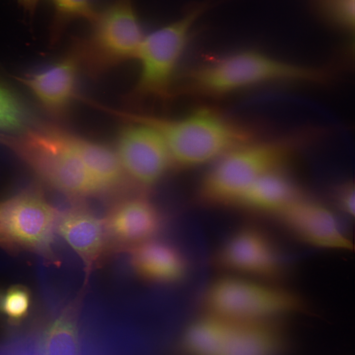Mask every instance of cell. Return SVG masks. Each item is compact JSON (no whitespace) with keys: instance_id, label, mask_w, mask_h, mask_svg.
Returning <instances> with one entry per match:
<instances>
[{"instance_id":"cell-1","label":"cell","mask_w":355,"mask_h":355,"mask_svg":"<svg viewBox=\"0 0 355 355\" xmlns=\"http://www.w3.org/2000/svg\"><path fill=\"white\" fill-rule=\"evenodd\" d=\"M127 119L157 131L164 140L174 169L212 163L252 140L242 126L212 110L201 109L185 117L171 119L129 112Z\"/></svg>"},{"instance_id":"cell-2","label":"cell","mask_w":355,"mask_h":355,"mask_svg":"<svg viewBox=\"0 0 355 355\" xmlns=\"http://www.w3.org/2000/svg\"><path fill=\"white\" fill-rule=\"evenodd\" d=\"M288 157V147L280 140L248 142L212 163L199 183L198 200L204 205L232 207L252 181L283 168Z\"/></svg>"},{"instance_id":"cell-3","label":"cell","mask_w":355,"mask_h":355,"mask_svg":"<svg viewBox=\"0 0 355 355\" xmlns=\"http://www.w3.org/2000/svg\"><path fill=\"white\" fill-rule=\"evenodd\" d=\"M10 145L48 184L70 194H87L101 190L79 154L71 135L51 127L28 130Z\"/></svg>"},{"instance_id":"cell-4","label":"cell","mask_w":355,"mask_h":355,"mask_svg":"<svg viewBox=\"0 0 355 355\" xmlns=\"http://www.w3.org/2000/svg\"><path fill=\"white\" fill-rule=\"evenodd\" d=\"M88 36L76 39L80 66L96 75L135 58L144 37L132 0H116L90 22Z\"/></svg>"},{"instance_id":"cell-5","label":"cell","mask_w":355,"mask_h":355,"mask_svg":"<svg viewBox=\"0 0 355 355\" xmlns=\"http://www.w3.org/2000/svg\"><path fill=\"white\" fill-rule=\"evenodd\" d=\"M201 304L207 315L229 321H244L267 319L299 310L303 303L291 292L228 274L208 285Z\"/></svg>"},{"instance_id":"cell-6","label":"cell","mask_w":355,"mask_h":355,"mask_svg":"<svg viewBox=\"0 0 355 355\" xmlns=\"http://www.w3.org/2000/svg\"><path fill=\"white\" fill-rule=\"evenodd\" d=\"M213 7L212 0L198 1L177 20L144 36L135 57L140 72L133 98L166 94L193 26Z\"/></svg>"},{"instance_id":"cell-7","label":"cell","mask_w":355,"mask_h":355,"mask_svg":"<svg viewBox=\"0 0 355 355\" xmlns=\"http://www.w3.org/2000/svg\"><path fill=\"white\" fill-rule=\"evenodd\" d=\"M308 74L306 67L244 50L206 64L196 71L193 79L200 89L220 94L278 80H304Z\"/></svg>"},{"instance_id":"cell-8","label":"cell","mask_w":355,"mask_h":355,"mask_svg":"<svg viewBox=\"0 0 355 355\" xmlns=\"http://www.w3.org/2000/svg\"><path fill=\"white\" fill-rule=\"evenodd\" d=\"M58 216L39 193L20 194L0 202V231L15 248L39 252L56 264L52 244Z\"/></svg>"},{"instance_id":"cell-9","label":"cell","mask_w":355,"mask_h":355,"mask_svg":"<svg viewBox=\"0 0 355 355\" xmlns=\"http://www.w3.org/2000/svg\"><path fill=\"white\" fill-rule=\"evenodd\" d=\"M213 264L228 274L273 279L283 273L282 255L271 238L256 227L230 234L214 252Z\"/></svg>"},{"instance_id":"cell-10","label":"cell","mask_w":355,"mask_h":355,"mask_svg":"<svg viewBox=\"0 0 355 355\" xmlns=\"http://www.w3.org/2000/svg\"><path fill=\"white\" fill-rule=\"evenodd\" d=\"M136 124L121 133L117 154L124 170L141 183L152 185L174 168L173 163L160 134Z\"/></svg>"},{"instance_id":"cell-11","label":"cell","mask_w":355,"mask_h":355,"mask_svg":"<svg viewBox=\"0 0 355 355\" xmlns=\"http://www.w3.org/2000/svg\"><path fill=\"white\" fill-rule=\"evenodd\" d=\"M274 215L297 238L308 245L323 248H352L351 240L331 211L304 196Z\"/></svg>"},{"instance_id":"cell-12","label":"cell","mask_w":355,"mask_h":355,"mask_svg":"<svg viewBox=\"0 0 355 355\" xmlns=\"http://www.w3.org/2000/svg\"><path fill=\"white\" fill-rule=\"evenodd\" d=\"M108 252H128L141 244L157 238L164 224L159 211L147 201L123 203L103 221Z\"/></svg>"},{"instance_id":"cell-13","label":"cell","mask_w":355,"mask_h":355,"mask_svg":"<svg viewBox=\"0 0 355 355\" xmlns=\"http://www.w3.org/2000/svg\"><path fill=\"white\" fill-rule=\"evenodd\" d=\"M130 264L142 279L166 286L181 284L189 276L188 256L178 245L158 237L129 251Z\"/></svg>"},{"instance_id":"cell-14","label":"cell","mask_w":355,"mask_h":355,"mask_svg":"<svg viewBox=\"0 0 355 355\" xmlns=\"http://www.w3.org/2000/svg\"><path fill=\"white\" fill-rule=\"evenodd\" d=\"M283 340L277 328L264 320H222L209 355H278Z\"/></svg>"},{"instance_id":"cell-15","label":"cell","mask_w":355,"mask_h":355,"mask_svg":"<svg viewBox=\"0 0 355 355\" xmlns=\"http://www.w3.org/2000/svg\"><path fill=\"white\" fill-rule=\"evenodd\" d=\"M56 229L80 257L84 266L83 285L108 253L103 221L85 211L73 210L58 216Z\"/></svg>"},{"instance_id":"cell-16","label":"cell","mask_w":355,"mask_h":355,"mask_svg":"<svg viewBox=\"0 0 355 355\" xmlns=\"http://www.w3.org/2000/svg\"><path fill=\"white\" fill-rule=\"evenodd\" d=\"M80 67L71 52L48 68L18 79L32 91L47 110L59 113L78 98Z\"/></svg>"},{"instance_id":"cell-17","label":"cell","mask_w":355,"mask_h":355,"mask_svg":"<svg viewBox=\"0 0 355 355\" xmlns=\"http://www.w3.org/2000/svg\"><path fill=\"white\" fill-rule=\"evenodd\" d=\"M85 288L25 344L32 355H80L78 317Z\"/></svg>"},{"instance_id":"cell-18","label":"cell","mask_w":355,"mask_h":355,"mask_svg":"<svg viewBox=\"0 0 355 355\" xmlns=\"http://www.w3.org/2000/svg\"><path fill=\"white\" fill-rule=\"evenodd\" d=\"M303 196L284 169H281L255 179L241 193L233 207L274 215Z\"/></svg>"},{"instance_id":"cell-19","label":"cell","mask_w":355,"mask_h":355,"mask_svg":"<svg viewBox=\"0 0 355 355\" xmlns=\"http://www.w3.org/2000/svg\"><path fill=\"white\" fill-rule=\"evenodd\" d=\"M71 143L88 171L102 190L117 184L124 169L117 153L101 144L71 136Z\"/></svg>"},{"instance_id":"cell-20","label":"cell","mask_w":355,"mask_h":355,"mask_svg":"<svg viewBox=\"0 0 355 355\" xmlns=\"http://www.w3.org/2000/svg\"><path fill=\"white\" fill-rule=\"evenodd\" d=\"M312 10L324 23L352 30L355 27V0H309Z\"/></svg>"},{"instance_id":"cell-21","label":"cell","mask_w":355,"mask_h":355,"mask_svg":"<svg viewBox=\"0 0 355 355\" xmlns=\"http://www.w3.org/2000/svg\"><path fill=\"white\" fill-rule=\"evenodd\" d=\"M55 17L52 28V40L55 42L63 29L71 21L83 19L91 22L97 12L90 0H52Z\"/></svg>"},{"instance_id":"cell-22","label":"cell","mask_w":355,"mask_h":355,"mask_svg":"<svg viewBox=\"0 0 355 355\" xmlns=\"http://www.w3.org/2000/svg\"><path fill=\"white\" fill-rule=\"evenodd\" d=\"M31 297L28 289L16 285L8 288L0 302V311L12 322H19L27 315Z\"/></svg>"},{"instance_id":"cell-23","label":"cell","mask_w":355,"mask_h":355,"mask_svg":"<svg viewBox=\"0 0 355 355\" xmlns=\"http://www.w3.org/2000/svg\"><path fill=\"white\" fill-rule=\"evenodd\" d=\"M24 113L14 96L0 85V130H21L24 124Z\"/></svg>"},{"instance_id":"cell-24","label":"cell","mask_w":355,"mask_h":355,"mask_svg":"<svg viewBox=\"0 0 355 355\" xmlns=\"http://www.w3.org/2000/svg\"><path fill=\"white\" fill-rule=\"evenodd\" d=\"M355 185L354 181L348 180L337 185L333 192L334 200L338 209L354 217L355 212Z\"/></svg>"},{"instance_id":"cell-25","label":"cell","mask_w":355,"mask_h":355,"mask_svg":"<svg viewBox=\"0 0 355 355\" xmlns=\"http://www.w3.org/2000/svg\"><path fill=\"white\" fill-rule=\"evenodd\" d=\"M20 3L25 10L28 11L31 15H33L35 11L36 5L39 0H18Z\"/></svg>"},{"instance_id":"cell-26","label":"cell","mask_w":355,"mask_h":355,"mask_svg":"<svg viewBox=\"0 0 355 355\" xmlns=\"http://www.w3.org/2000/svg\"><path fill=\"white\" fill-rule=\"evenodd\" d=\"M0 247L8 250L12 249V246L8 240L0 231Z\"/></svg>"},{"instance_id":"cell-27","label":"cell","mask_w":355,"mask_h":355,"mask_svg":"<svg viewBox=\"0 0 355 355\" xmlns=\"http://www.w3.org/2000/svg\"><path fill=\"white\" fill-rule=\"evenodd\" d=\"M5 138L4 137H0V142H4Z\"/></svg>"}]
</instances>
